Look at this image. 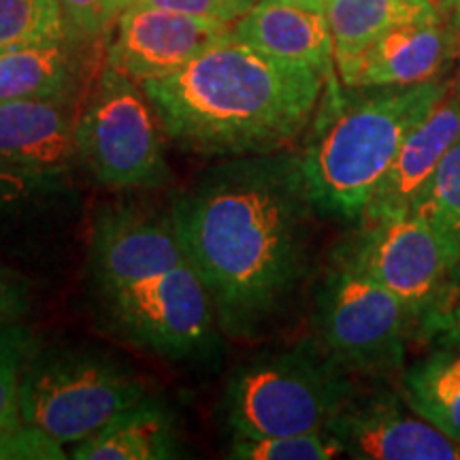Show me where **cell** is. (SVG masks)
<instances>
[{
    "instance_id": "9c48e42d",
    "label": "cell",
    "mask_w": 460,
    "mask_h": 460,
    "mask_svg": "<svg viewBox=\"0 0 460 460\" xmlns=\"http://www.w3.org/2000/svg\"><path fill=\"white\" fill-rule=\"evenodd\" d=\"M102 295L115 329L149 352L180 360L214 343V301L190 262Z\"/></svg>"
},
{
    "instance_id": "f546056e",
    "label": "cell",
    "mask_w": 460,
    "mask_h": 460,
    "mask_svg": "<svg viewBox=\"0 0 460 460\" xmlns=\"http://www.w3.org/2000/svg\"><path fill=\"white\" fill-rule=\"evenodd\" d=\"M31 305L28 281L0 267V322H20Z\"/></svg>"
},
{
    "instance_id": "f1b7e54d",
    "label": "cell",
    "mask_w": 460,
    "mask_h": 460,
    "mask_svg": "<svg viewBox=\"0 0 460 460\" xmlns=\"http://www.w3.org/2000/svg\"><path fill=\"white\" fill-rule=\"evenodd\" d=\"M135 3L149 4V7L171 9L186 15L211 17V20H222L233 24L256 0H135Z\"/></svg>"
},
{
    "instance_id": "d4e9b609",
    "label": "cell",
    "mask_w": 460,
    "mask_h": 460,
    "mask_svg": "<svg viewBox=\"0 0 460 460\" xmlns=\"http://www.w3.org/2000/svg\"><path fill=\"white\" fill-rule=\"evenodd\" d=\"M135 0H58L75 41L105 37Z\"/></svg>"
},
{
    "instance_id": "d6986e66",
    "label": "cell",
    "mask_w": 460,
    "mask_h": 460,
    "mask_svg": "<svg viewBox=\"0 0 460 460\" xmlns=\"http://www.w3.org/2000/svg\"><path fill=\"white\" fill-rule=\"evenodd\" d=\"M71 43L32 45L0 51V102L65 99L77 84V60Z\"/></svg>"
},
{
    "instance_id": "484cf974",
    "label": "cell",
    "mask_w": 460,
    "mask_h": 460,
    "mask_svg": "<svg viewBox=\"0 0 460 460\" xmlns=\"http://www.w3.org/2000/svg\"><path fill=\"white\" fill-rule=\"evenodd\" d=\"M62 180L41 177L0 164V220L3 217L24 214L28 207L39 199L60 192Z\"/></svg>"
},
{
    "instance_id": "4dcf8cb0",
    "label": "cell",
    "mask_w": 460,
    "mask_h": 460,
    "mask_svg": "<svg viewBox=\"0 0 460 460\" xmlns=\"http://www.w3.org/2000/svg\"><path fill=\"white\" fill-rule=\"evenodd\" d=\"M439 13L444 15H460V0H430Z\"/></svg>"
},
{
    "instance_id": "277c9868",
    "label": "cell",
    "mask_w": 460,
    "mask_h": 460,
    "mask_svg": "<svg viewBox=\"0 0 460 460\" xmlns=\"http://www.w3.org/2000/svg\"><path fill=\"white\" fill-rule=\"evenodd\" d=\"M356 394L315 339L256 354L234 369L224 393V418L234 439L326 430Z\"/></svg>"
},
{
    "instance_id": "8fae6325",
    "label": "cell",
    "mask_w": 460,
    "mask_h": 460,
    "mask_svg": "<svg viewBox=\"0 0 460 460\" xmlns=\"http://www.w3.org/2000/svg\"><path fill=\"white\" fill-rule=\"evenodd\" d=\"M230 37V22L132 3L115 24L107 65L139 84L169 77Z\"/></svg>"
},
{
    "instance_id": "ffe728a7",
    "label": "cell",
    "mask_w": 460,
    "mask_h": 460,
    "mask_svg": "<svg viewBox=\"0 0 460 460\" xmlns=\"http://www.w3.org/2000/svg\"><path fill=\"white\" fill-rule=\"evenodd\" d=\"M439 15L444 13L430 0H329L326 4L335 60L356 54L390 28Z\"/></svg>"
},
{
    "instance_id": "1f68e13d",
    "label": "cell",
    "mask_w": 460,
    "mask_h": 460,
    "mask_svg": "<svg viewBox=\"0 0 460 460\" xmlns=\"http://www.w3.org/2000/svg\"><path fill=\"white\" fill-rule=\"evenodd\" d=\"M275 3H288V4H296V7H305V9L326 11L329 0H275Z\"/></svg>"
},
{
    "instance_id": "4fadbf2b",
    "label": "cell",
    "mask_w": 460,
    "mask_h": 460,
    "mask_svg": "<svg viewBox=\"0 0 460 460\" xmlns=\"http://www.w3.org/2000/svg\"><path fill=\"white\" fill-rule=\"evenodd\" d=\"M460 48V15H439L390 28L352 56L335 60L348 88H386L439 79Z\"/></svg>"
},
{
    "instance_id": "603a6c76",
    "label": "cell",
    "mask_w": 460,
    "mask_h": 460,
    "mask_svg": "<svg viewBox=\"0 0 460 460\" xmlns=\"http://www.w3.org/2000/svg\"><path fill=\"white\" fill-rule=\"evenodd\" d=\"M34 339L20 322H0V435L22 424L20 388Z\"/></svg>"
},
{
    "instance_id": "d6a6232c",
    "label": "cell",
    "mask_w": 460,
    "mask_h": 460,
    "mask_svg": "<svg viewBox=\"0 0 460 460\" xmlns=\"http://www.w3.org/2000/svg\"><path fill=\"white\" fill-rule=\"evenodd\" d=\"M454 286H456V292H454V295L460 296V261L456 264V271H454Z\"/></svg>"
},
{
    "instance_id": "cb8c5ba5",
    "label": "cell",
    "mask_w": 460,
    "mask_h": 460,
    "mask_svg": "<svg viewBox=\"0 0 460 460\" xmlns=\"http://www.w3.org/2000/svg\"><path fill=\"white\" fill-rule=\"evenodd\" d=\"M343 450L329 430L301 435L256 437L234 439L228 458L234 460H331L341 456Z\"/></svg>"
},
{
    "instance_id": "7402d4cb",
    "label": "cell",
    "mask_w": 460,
    "mask_h": 460,
    "mask_svg": "<svg viewBox=\"0 0 460 460\" xmlns=\"http://www.w3.org/2000/svg\"><path fill=\"white\" fill-rule=\"evenodd\" d=\"M413 216L430 224L446 241L452 256L460 261V139L450 147L433 180L411 209Z\"/></svg>"
},
{
    "instance_id": "30bf717a",
    "label": "cell",
    "mask_w": 460,
    "mask_h": 460,
    "mask_svg": "<svg viewBox=\"0 0 460 460\" xmlns=\"http://www.w3.org/2000/svg\"><path fill=\"white\" fill-rule=\"evenodd\" d=\"M188 262L172 211L107 203L90 230V267L102 292L154 278Z\"/></svg>"
},
{
    "instance_id": "2e32d148",
    "label": "cell",
    "mask_w": 460,
    "mask_h": 460,
    "mask_svg": "<svg viewBox=\"0 0 460 460\" xmlns=\"http://www.w3.org/2000/svg\"><path fill=\"white\" fill-rule=\"evenodd\" d=\"M233 39L281 60L301 62L324 75H335V41L326 11L258 0L233 22Z\"/></svg>"
},
{
    "instance_id": "5bb4252c",
    "label": "cell",
    "mask_w": 460,
    "mask_h": 460,
    "mask_svg": "<svg viewBox=\"0 0 460 460\" xmlns=\"http://www.w3.org/2000/svg\"><path fill=\"white\" fill-rule=\"evenodd\" d=\"M458 139L460 82L454 79L427 118L402 141L399 154L358 222L411 214L413 205L433 180L441 160Z\"/></svg>"
},
{
    "instance_id": "6da1fadb",
    "label": "cell",
    "mask_w": 460,
    "mask_h": 460,
    "mask_svg": "<svg viewBox=\"0 0 460 460\" xmlns=\"http://www.w3.org/2000/svg\"><path fill=\"white\" fill-rule=\"evenodd\" d=\"M171 211L220 331L252 337L284 312L307 275L320 216L298 154L281 149L211 166Z\"/></svg>"
},
{
    "instance_id": "ac0fdd59",
    "label": "cell",
    "mask_w": 460,
    "mask_h": 460,
    "mask_svg": "<svg viewBox=\"0 0 460 460\" xmlns=\"http://www.w3.org/2000/svg\"><path fill=\"white\" fill-rule=\"evenodd\" d=\"M399 384L418 416L460 444V345H433V352L402 367Z\"/></svg>"
},
{
    "instance_id": "52a82bcc",
    "label": "cell",
    "mask_w": 460,
    "mask_h": 460,
    "mask_svg": "<svg viewBox=\"0 0 460 460\" xmlns=\"http://www.w3.org/2000/svg\"><path fill=\"white\" fill-rule=\"evenodd\" d=\"M160 119L141 84L109 66L75 126L77 163L109 190H156L172 180Z\"/></svg>"
},
{
    "instance_id": "5b68a950",
    "label": "cell",
    "mask_w": 460,
    "mask_h": 460,
    "mask_svg": "<svg viewBox=\"0 0 460 460\" xmlns=\"http://www.w3.org/2000/svg\"><path fill=\"white\" fill-rule=\"evenodd\" d=\"M146 399V388L107 356L34 349L20 388L22 422L34 424L60 444H79L119 411Z\"/></svg>"
},
{
    "instance_id": "44dd1931",
    "label": "cell",
    "mask_w": 460,
    "mask_h": 460,
    "mask_svg": "<svg viewBox=\"0 0 460 460\" xmlns=\"http://www.w3.org/2000/svg\"><path fill=\"white\" fill-rule=\"evenodd\" d=\"M75 41L58 0H0V51Z\"/></svg>"
},
{
    "instance_id": "8992f818",
    "label": "cell",
    "mask_w": 460,
    "mask_h": 460,
    "mask_svg": "<svg viewBox=\"0 0 460 460\" xmlns=\"http://www.w3.org/2000/svg\"><path fill=\"white\" fill-rule=\"evenodd\" d=\"M315 341L349 376L388 377L405 367L416 320L399 296L332 262L315 292Z\"/></svg>"
},
{
    "instance_id": "3957f363",
    "label": "cell",
    "mask_w": 460,
    "mask_h": 460,
    "mask_svg": "<svg viewBox=\"0 0 460 460\" xmlns=\"http://www.w3.org/2000/svg\"><path fill=\"white\" fill-rule=\"evenodd\" d=\"M450 82L348 88L326 79L298 152L309 197L320 216L358 222L402 141L427 118Z\"/></svg>"
},
{
    "instance_id": "836d02e7",
    "label": "cell",
    "mask_w": 460,
    "mask_h": 460,
    "mask_svg": "<svg viewBox=\"0 0 460 460\" xmlns=\"http://www.w3.org/2000/svg\"><path fill=\"white\" fill-rule=\"evenodd\" d=\"M458 82H460V48H458Z\"/></svg>"
},
{
    "instance_id": "9a60e30c",
    "label": "cell",
    "mask_w": 460,
    "mask_h": 460,
    "mask_svg": "<svg viewBox=\"0 0 460 460\" xmlns=\"http://www.w3.org/2000/svg\"><path fill=\"white\" fill-rule=\"evenodd\" d=\"M75 126L65 99L0 102V164L65 180L77 163Z\"/></svg>"
},
{
    "instance_id": "83f0119b",
    "label": "cell",
    "mask_w": 460,
    "mask_h": 460,
    "mask_svg": "<svg viewBox=\"0 0 460 460\" xmlns=\"http://www.w3.org/2000/svg\"><path fill=\"white\" fill-rule=\"evenodd\" d=\"M416 341L429 345H460V296L454 295L446 305L418 322Z\"/></svg>"
},
{
    "instance_id": "e0dca14e",
    "label": "cell",
    "mask_w": 460,
    "mask_h": 460,
    "mask_svg": "<svg viewBox=\"0 0 460 460\" xmlns=\"http://www.w3.org/2000/svg\"><path fill=\"white\" fill-rule=\"evenodd\" d=\"M175 418L156 401L141 399L119 411L101 430L75 446V460H166L180 458Z\"/></svg>"
},
{
    "instance_id": "ba28073f",
    "label": "cell",
    "mask_w": 460,
    "mask_h": 460,
    "mask_svg": "<svg viewBox=\"0 0 460 460\" xmlns=\"http://www.w3.org/2000/svg\"><path fill=\"white\" fill-rule=\"evenodd\" d=\"M332 262L399 296L416 326L456 292V258L430 224L413 214L358 222V228L335 250Z\"/></svg>"
},
{
    "instance_id": "7a4b0ae2",
    "label": "cell",
    "mask_w": 460,
    "mask_h": 460,
    "mask_svg": "<svg viewBox=\"0 0 460 460\" xmlns=\"http://www.w3.org/2000/svg\"><path fill=\"white\" fill-rule=\"evenodd\" d=\"M326 77L226 39L141 88L177 147L203 156H256L295 143L318 111Z\"/></svg>"
},
{
    "instance_id": "7c38bea8",
    "label": "cell",
    "mask_w": 460,
    "mask_h": 460,
    "mask_svg": "<svg viewBox=\"0 0 460 460\" xmlns=\"http://www.w3.org/2000/svg\"><path fill=\"white\" fill-rule=\"evenodd\" d=\"M326 430L358 460H460V444L435 429L393 390L356 393Z\"/></svg>"
},
{
    "instance_id": "4316f807",
    "label": "cell",
    "mask_w": 460,
    "mask_h": 460,
    "mask_svg": "<svg viewBox=\"0 0 460 460\" xmlns=\"http://www.w3.org/2000/svg\"><path fill=\"white\" fill-rule=\"evenodd\" d=\"M60 441L34 424H17L0 435V460H65Z\"/></svg>"
}]
</instances>
